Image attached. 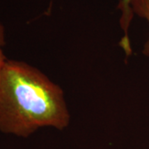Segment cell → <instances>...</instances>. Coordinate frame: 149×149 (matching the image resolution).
Returning <instances> with one entry per match:
<instances>
[{
    "mask_svg": "<svg viewBox=\"0 0 149 149\" xmlns=\"http://www.w3.org/2000/svg\"><path fill=\"white\" fill-rule=\"evenodd\" d=\"M133 1L134 0H120L117 6L118 9L121 11L122 13L119 19V23L123 32V35L119 44L123 48V50L124 51L126 56H128L132 54V48L130 44L128 31H129L131 22L134 16L132 8V3Z\"/></svg>",
    "mask_w": 149,
    "mask_h": 149,
    "instance_id": "2",
    "label": "cell"
},
{
    "mask_svg": "<svg viewBox=\"0 0 149 149\" xmlns=\"http://www.w3.org/2000/svg\"><path fill=\"white\" fill-rule=\"evenodd\" d=\"M70 121L62 89L24 61L7 60L0 72V131L27 138L39 128L63 130Z\"/></svg>",
    "mask_w": 149,
    "mask_h": 149,
    "instance_id": "1",
    "label": "cell"
},
{
    "mask_svg": "<svg viewBox=\"0 0 149 149\" xmlns=\"http://www.w3.org/2000/svg\"><path fill=\"white\" fill-rule=\"evenodd\" d=\"M132 8L133 13L146 20L149 26V0H134L132 3ZM143 53L149 57V36L144 44Z\"/></svg>",
    "mask_w": 149,
    "mask_h": 149,
    "instance_id": "3",
    "label": "cell"
},
{
    "mask_svg": "<svg viewBox=\"0 0 149 149\" xmlns=\"http://www.w3.org/2000/svg\"><path fill=\"white\" fill-rule=\"evenodd\" d=\"M5 46V30L3 24L0 22V72L3 69V65L5 64L6 58L4 52H3V47Z\"/></svg>",
    "mask_w": 149,
    "mask_h": 149,
    "instance_id": "4",
    "label": "cell"
}]
</instances>
